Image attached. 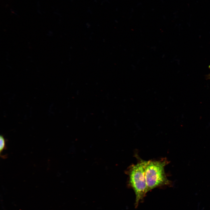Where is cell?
Wrapping results in <instances>:
<instances>
[{"label": "cell", "instance_id": "1", "mask_svg": "<svg viewBox=\"0 0 210 210\" xmlns=\"http://www.w3.org/2000/svg\"><path fill=\"white\" fill-rule=\"evenodd\" d=\"M148 162L139 159L136 164L130 166L127 172L129 176V184L135 193L136 207L147 192L145 171Z\"/></svg>", "mask_w": 210, "mask_h": 210}, {"label": "cell", "instance_id": "2", "mask_svg": "<svg viewBox=\"0 0 210 210\" xmlns=\"http://www.w3.org/2000/svg\"><path fill=\"white\" fill-rule=\"evenodd\" d=\"M169 162L166 158L148 161L145 171L147 192L157 187L172 184L164 171V167Z\"/></svg>", "mask_w": 210, "mask_h": 210}, {"label": "cell", "instance_id": "3", "mask_svg": "<svg viewBox=\"0 0 210 210\" xmlns=\"http://www.w3.org/2000/svg\"><path fill=\"white\" fill-rule=\"evenodd\" d=\"M8 140L5 139L3 135L0 136V156L1 155V153L4 150H6L7 148L6 146V142Z\"/></svg>", "mask_w": 210, "mask_h": 210}]
</instances>
